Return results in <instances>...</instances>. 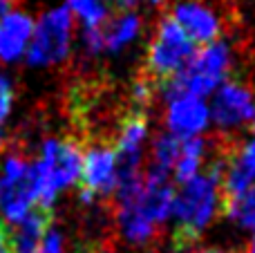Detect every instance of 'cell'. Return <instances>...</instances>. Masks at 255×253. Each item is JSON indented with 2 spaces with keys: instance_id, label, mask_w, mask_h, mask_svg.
<instances>
[{
  "instance_id": "17",
  "label": "cell",
  "mask_w": 255,
  "mask_h": 253,
  "mask_svg": "<svg viewBox=\"0 0 255 253\" xmlns=\"http://www.w3.org/2000/svg\"><path fill=\"white\" fill-rule=\"evenodd\" d=\"M67 9L85 25V29L103 27L108 22V2L106 0H67Z\"/></svg>"
},
{
  "instance_id": "9",
  "label": "cell",
  "mask_w": 255,
  "mask_h": 253,
  "mask_svg": "<svg viewBox=\"0 0 255 253\" xmlns=\"http://www.w3.org/2000/svg\"><path fill=\"white\" fill-rule=\"evenodd\" d=\"M208 110H211V119L224 130L251 124L255 119L253 94L235 81H224L215 90V97Z\"/></svg>"
},
{
  "instance_id": "6",
  "label": "cell",
  "mask_w": 255,
  "mask_h": 253,
  "mask_svg": "<svg viewBox=\"0 0 255 253\" xmlns=\"http://www.w3.org/2000/svg\"><path fill=\"white\" fill-rule=\"evenodd\" d=\"M72 27H74V16L67 7H56L43 13L31 31L27 63L40 67L65 61L72 45Z\"/></svg>"
},
{
  "instance_id": "29",
  "label": "cell",
  "mask_w": 255,
  "mask_h": 253,
  "mask_svg": "<svg viewBox=\"0 0 255 253\" xmlns=\"http://www.w3.org/2000/svg\"><path fill=\"white\" fill-rule=\"evenodd\" d=\"M2 143H4V139H2V132H0V148H2Z\"/></svg>"
},
{
  "instance_id": "5",
  "label": "cell",
  "mask_w": 255,
  "mask_h": 253,
  "mask_svg": "<svg viewBox=\"0 0 255 253\" xmlns=\"http://www.w3.org/2000/svg\"><path fill=\"white\" fill-rule=\"evenodd\" d=\"M38 202L36 166L20 148H9L0 179V213L9 224H18Z\"/></svg>"
},
{
  "instance_id": "28",
  "label": "cell",
  "mask_w": 255,
  "mask_h": 253,
  "mask_svg": "<svg viewBox=\"0 0 255 253\" xmlns=\"http://www.w3.org/2000/svg\"><path fill=\"white\" fill-rule=\"evenodd\" d=\"M249 253H255V238H253V242H251V251Z\"/></svg>"
},
{
  "instance_id": "16",
  "label": "cell",
  "mask_w": 255,
  "mask_h": 253,
  "mask_svg": "<svg viewBox=\"0 0 255 253\" xmlns=\"http://www.w3.org/2000/svg\"><path fill=\"white\" fill-rule=\"evenodd\" d=\"M204 155H206V141L202 137H193V139H184L181 141V155L177 159L175 168V179L179 184L190 182L193 177L199 175V168H202Z\"/></svg>"
},
{
  "instance_id": "26",
  "label": "cell",
  "mask_w": 255,
  "mask_h": 253,
  "mask_svg": "<svg viewBox=\"0 0 255 253\" xmlns=\"http://www.w3.org/2000/svg\"><path fill=\"white\" fill-rule=\"evenodd\" d=\"M199 253H226V251H220V249H204V251H199Z\"/></svg>"
},
{
  "instance_id": "3",
  "label": "cell",
  "mask_w": 255,
  "mask_h": 253,
  "mask_svg": "<svg viewBox=\"0 0 255 253\" xmlns=\"http://www.w3.org/2000/svg\"><path fill=\"white\" fill-rule=\"evenodd\" d=\"M231 67V52L224 43L215 40L211 45H204L202 49L190 56L179 74L166 81L163 94L168 101L177 97H197L204 99L213 94L226 81Z\"/></svg>"
},
{
  "instance_id": "12",
  "label": "cell",
  "mask_w": 255,
  "mask_h": 253,
  "mask_svg": "<svg viewBox=\"0 0 255 253\" xmlns=\"http://www.w3.org/2000/svg\"><path fill=\"white\" fill-rule=\"evenodd\" d=\"M255 186V132L222 173V200H235Z\"/></svg>"
},
{
  "instance_id": "1",
  "label": "cell",
  "mask_w": 255,
  "mask_h": 253,
  "mask_svg": "<svg viewBox=\"0 0 255 253\" xmlns=\"http://www.w3.org/2000/svg\"><path fill=\"white\" fill-rule=\"evenodd\" d=\"M175 188L168 182V173L150 168L139 177L121 182L117 186V220L126 240L132 245H143L154 236L159 224L172 213Z\"/></svg>"
},
{
  "instance_id": "21",
  "label": "cell",
  "mask_w": 255,
  "mask_h": 253,
  "mask_svg": "<svg viewBox=\"0 0 255 253\" xmlns=\"http://www.w3.org/2000/svg\"><path fill=\"white\" fill-rule=\"evenodd\" d=\"M83 47L88 54H101L103 49V27H94V29L83 31Z\"/></svg>"
},
{
  "instance_id": "2",
  "label": "cell",
  "mask_w": 255,
  "mask_h": 253,
  "mask_svg": "<svg viewBox=\"0 0 255 253\" xmlns=\"http://www.w3.org/2000/svg\"><path fill=\"white\" fill-rule=\"evenodd\" d=\"M222 173L224 166L215 164L208 173H199L190 182L181 184L179 193H175L170 215L177 222L175 242L179 247L193 242L215 218L222 200Z\"/></svg>"
},
{
  "instance_id": "24",
  "label": "cell",
  "mask_w": 255,
  "mask_h": 253,
  "mask_svg": "<svg viewBox=\"0 0 255 253\" xmlns=\"http://www.w3.org/2000/svg\"><path fill=\"white\" fill-rule=\"evenodd\" d=\"M0 253H11V249H9V229L2 220H0Z\"/></svg>"
},
{
  "instance_id": "13",
  "label": "cell",
  "mask_w": 255,
  "mask_h": 253,
  "mask_svg": "<svg viewBox=\"0 0 255 253\" xmlns=\"http://www.w3.org/2000/svg\"><path fill=\"white\" fill-rule=\"evenodd\" d=\"M49 229H52V211L36 206L13 227V231L9 229V249L11 253H36Z\"/></svg>"
},
{
  "instance_id": "10",
  "label": "cell",
  "mask_w": 255,
  "mask_h": 253,
  "mask_svg": "<svg viewBox=\"0 0 255 253\" xmlns=\"http://www.w3.org/2000/svg\"><path fill=\"white\" fill-rule=\"evenodd\" d=\"M211 121V110L206 101L197 97H177L168 101L166 126L168 132L177 139H193L204 132Z\"/></svg>"
},
{
  "instance_id": "23",
  "label": "cell",
  "mask_w": 255,
  "mask_h": 253,
  "mask_svg": "<svg viewBox=\"0 0 255 253\" xmlns=\"http://www.w3.org/2000/svg\"><path fill=\"white\" fill-rule=\"evenodd\" d=\"M132 99H134V103H139V106H145V103L152 99V85H150L148 79L136 81L134 88H132Z\"/></svg>"
},
{
  "instance_id": "22",
  "label": "cell",
  "mask_w": 255,
  "mask_h": 253,
  "mask_svg": "<svg viewBox=\"0 0 255 253\" xmlns=\"http://www.w3.org/2000/svg\"><path fill=\"white\" fill-rule=\"evenodd\" d=\"M36 253H63V236L52 227L47 231V236L43 238L40 247L36 249Z\"/></svg>"
},
{
  "instance_id": "8",
  "label": "cell",
  "mask_w": 255,
  "mask_h": 253,
  "mask_svg": "<svg viewBox=\"0 0 255 253\" xmlns=\"http://www.w3.org/2000/svg\"><path fill=\"white\" fill-rule=\"evenodd\" d=\"M81 200L92 204L94 197L108 195L119 184V164H117L115 148L110 146H94L83 155L81 166Z\"/></svg>"
},
{
  "instance_id": "4",
  "label": "cell",
  "mask_w": 255,
  "mask_h": 253,
  "mask_svg": "<svg viewBox=\"0 0 255 253\" xmlns=\"http://www.w3.org/2000/svg\"><path fill=\"white\" fill-rule=\"evenodd\" d=\"M34 166L38 177V206L52 211L58 193L79 179L83 148L74 139H47Z\"/></svg>"
},
{
  "instance_id": "18",
  "label": "cell",
  "mask_w": 255,
  "mask_h": 253,
  "mask_svg": "<svg viewBox=\"0 0 255 253\" xmlns=\"http://www.w3.org/2000/svg\"><path fill=\"white\" fill-rule=\"evenodd\" d=\"M224 213L229 215L238 227L255 231V186H251L244 195L235 197V200H226Z\"/></svg>"
},
{
  "instance_id": "25",
  "label": "cell",
  "mask_w": 255,
  "mask_h": 253,
  "mask_svg": "<svg viewBox=\"0 0 255 253\" xmlns=\"http://www.w3.org/2000/svg\"><path fill=\"white\" fill-rule=\"evenodd\" d=\"M106 2L115 4L117 9H124V11H130L132 7H136V4L141 2V0H106Z\"/></svg>"
},
{
  "instance_id": "19",
  "label": "cell",
  "mask_w": 255,
  "mask_h": 253,
  "mask_svg": "<svg viewBox=\"0 0 255 253\" xmlns=\"http://www.w3.org/2000/svg\"><path fill=\"white\" fill-rule=\"evenodd\" d=\"M181 141H184V139H177L175 134H170V132L157 137V141H154V146H152V159H154L152 166L154 168L163 170V173H170L181 155Z\"/></svg>"
},
{
  "instance_id": "14",
  "label": "cell",
  "mask_w": 255,
  "mask_h": 253,
  "mask_svg": "<svg viewBox=\"0 0 255 253\" xmlns=\"http://www.w3.org/2000/svg\"><path fill=\"white\" fill-rule=\"evenodd\" d=\"M34 22L27 13L11 11L0 22V58L2 61H16L22 54L27 40L31 38Z\"/></svg>"
},
{
  "instance_id": "27",
  "label": "cell",
  "mask_w": 255,
  "mask_h": 253,
  "mask_svg": "<svg viewBox=\"0 0 255 253\" xmlns=\"http://www.w3.org/2000/svg\"><path fill=\"white\" fill-rule=\"evenodd\" d=\"M81 253H101V251H97V249H85V251H81Z\"/></svg>"
},
{
  "instance_id": "15",
  "label": "cell",
  "mask_w": 255,
  "mask_h": 253,
  "mask_svg": "<svg viewBox=\"0 0 255 253\" xmlns=\"http://www.w3.org/2000/svg\"><path fill=\"white\" fill-rule=\"evenodd\" d=\"M141 31V18L132 11H124L119 16H115L103 25V47L108 52H119L126 45H130L132 40L139 36Z\"/></svg>"
},
{
  "instance_id": "11",
  "label": "cell",
  "mask_w": 255,
  "mask_h": 253,
  "mask_svg": "<svg viewBox=\"0 0 255 253\" xmlns=\"http://www.w3.org/2000/svg\"><path fill=\"white\" fill-rule=\"evenodd\" d=\"M170 18L181 27L186 36L193 43L211 45L220 36V20H217L215 11L206 4L197 2V0H181L172 7Z\"/></svg>"
},
{
  "instance_id": "20",
  "label": "cell",
  "mask_w": 255,
  "mask_h": 253,
  "mask_svg": "<svg viewBox=\"0 0 255 253\" xmlns=\"http://www.w3.org/2000/svg\"><path fill=\"white\" fill-rule=\"evenodd\" d=\"M11 101H13V85L11 79L4 74H0V124L4 121V117L11 110Z\"/></svg>"
},
{
  "instance_id": "7",
  "label": "cell",
  "mask_w": 255,
  "mask_h": 253,
  "mask_svg": "<svg viewBox=\"0 0 255 253\" xmlns=\"http://www.w3.org/2000/svg\"><path fill=\"white\" fill-rule=\"evenodd\" d=\"M195 54V43L181 31V27L166 16L157 27L152 43L148 47V72L154 79H172L184 70V65Z\"/></svg>"
}]
</instances>
